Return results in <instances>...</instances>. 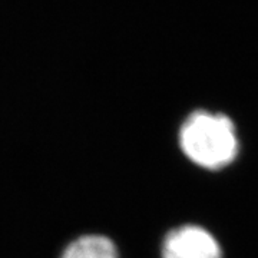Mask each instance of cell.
Returning a JSON list of instances; mask_svg holds the SVG:
<instances>
[{"instance_id":"1","label":"cell","mask_w":258,"mask_h":258,"mask_svg":"<svg viewBox=\"0 0 258 258\" xmlns=\"http://www.w3.org/2000/svg\"><path fill=\"white\" fill-rule=\"evenodd\" d=\"M179 144L194 164L207 169L230 165L238 154L234 123L221 113L192 112L181 126Z\"/></svg>"},{"instance_id":"2","label":"cell","mask_w":258,"mask_h":258,"mask_svg":"<svg viewBox=\"0 0 258 258\" xmlns=\"http://www.w3.org/2000/svg\"><path fill=\"white\" fill-rule=\"evenodd\" d=\"M162 258H221V248L205 228L184 225L165 237Z\"/></svg>"},{"instance_id":"3","label":"cell","mask_w":258,"mask_h":258,"mask_svg":"<svg viewBox=\"0 0 258 258\" xmlns=\"http://www.w3.org/2000/svg\"><path fill=\"white\" fill-rule=\"evenodd\" d=\"M60 258H119L115 244L103 235H85L71 242Z\"/></svg>"}]
</instances>
